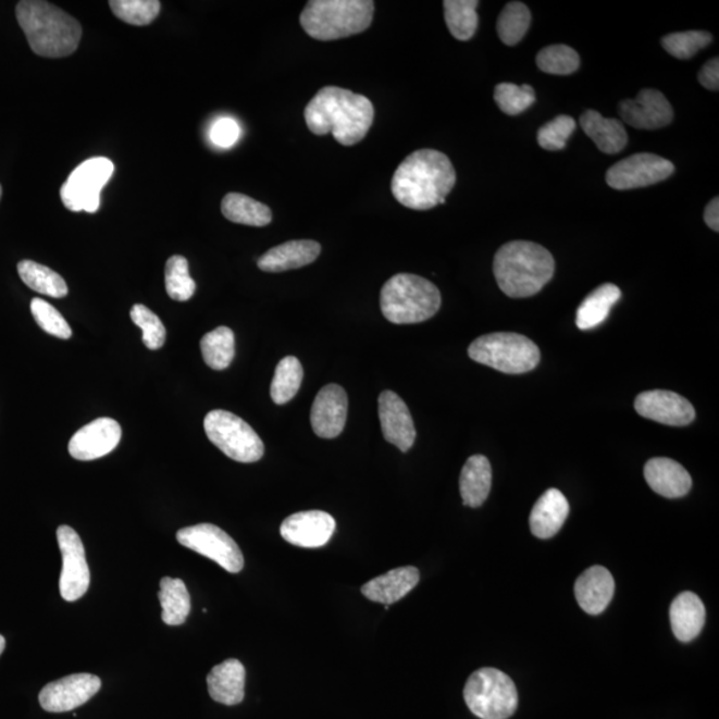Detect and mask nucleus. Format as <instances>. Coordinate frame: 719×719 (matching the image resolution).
Segmentation results:
<instances>
[{
	"label": "nucleus",
	"instance_id": "1",
	"mask_svg": "<svg viewBox=\"0 0 719 719\" xmlns=\"http://www.w3.org/2000/svg\"><path fill=\"white\" fill-rule=\"evenodd\" d=\"M305 119L312 134H332L338 145L350 147L370 133L374 107L364 95L330 86L318 91L307 104Z\"/></svg>",
	"mask_w": 719,
	"mask_h": 719
},
{
	"label": "nucleus",
	"instance_id": "2",
	"mask_svg": "<svg viewBox=\"0 0 719 719\" xmlns=\"http://www.w3.org/2000/svg\"><path fill=\"white\" fill-rule=\"evenodd\" d=\"M455 184L456 171L447 154L436 150H419L398 165L391 189L404 207L427 211L444 204Z\"/></svg>",
	"mask_w": 719,
	"mask_h": 719
},
{
	"label": "nucleus",
	"instance_id": "3",
	"mask_svg": "<svg viewBox=\"0 0 719 719\" xmlns=\"http://www.w3.org/2000/svg\"><path fill=\"white\" fill-rule=\"evenodd\" d=\"M16 20L29 47L39 57L65 58L79 47L83 29L75 17L44 0H22Z\"/></svg>",
	"mask_w": 719,
	"mask_h": 719
},
{
	"label": "nucleus",
	"instance_id": "4",
	"mask_svg": "<svg viewBox=\"0 0 719 719\" xmlns=\"http://www.w3.org/2000/svg\"><path fill=\"white\" fill-rule=\"evenodd\" d=\"M555 270L548 249L524 240L504 245L493 263L498 288L513 299L537 295L551 281Z\"/></svg>",
	"mask_w": 719,
	"mask_h": 719
},
{
	"label": "nucleus",
	"instance_id": "5",
	"mask_svg": "<svg viewBox=\"0 0 719 719\" xmlns=\"http://www.w3.org/2000/svg\"><path fill=\"white\" fill-rule=\"evenodd\" d=\"M373 14L371 0H311L302 10L300 25L309 37L332 41L364 33Z\"/></svg>",
	"mask_w": 719,
	"mask_h": 719
},
{
	"label": "nucleus",
	"instance_id": "6",
	"mask_svg": "<svg viewBox=\"0 0 719 719\" xmlns=\"http://www.w3.org/2000/svg\"><path fill=\"white\" fill-rule=\"evenodd\" d=\"M380 307L388 322L418 324L435 317L442 307V294L435 284L412 273H398L384 284Z\"/></svg>",
	"mask_w": 719,
	"mask_h": 719
},
{
	"label": "nucleus",
	"instance_id": "7",
	"mask_svg": "<svg viewBox=\"0 0 719 719\" xmlns=\"http://www.w3.org/2000/svg\"><path fill=\"white\" fill-rule=\"evenodd\" d=\"M469 358L509 374L526 373L540 364V349L531 338L509 332L484 335L468 348Z\"/></svg>",
	"mask_w": 719,
	"mask_h": 719
},
{
	"label": "nucleus",
	"instance_id": "8",
	"mask_svg": "<svg viewBox=\"0 0 719 719\" xmlns=\"http://www.w3.org/2000/svg\"><path fill=\"white\" fill-rule=\"evenodd\" d=\"M463 699L469 710L481 719H508L519 706V693L512 679L493 668L475 670L469 677Z\"/></svg>",
	"mask_w": 719,
	"mask_h": 719
},
{
	"label": "nucleus",
	"instance_id": "9",
	"mask_svg": "<svg viewBox=\"0 0 719 719\" xmlns=\"http://www.w3.org/2000/svg\"><path fill=\"white\" fill-rule=\"evenodd\" d=\"M204 431L210 442L232 460L249 463L264 456V443L239 416L216 409L206 416Z\"/></svg>",
	"mask_w": 719,
	"mask_h": 719
},
{
	"label": "nucleus",
	"instance_id": "10",
	"mask_svg": "<svg viewBox=\"0 0 719 719\" xmlns=\"http://www.w3.org/2000/svg\"><path fill=\"white\" fill-rule=\"evenodd\" d=\"M114 163L107 158H92L82 163L61 189V198L67 210L94 213L99 210L100 193L114 174Z\"/></svg>",
	"mask_w": 719,
	"mask_h": 719
},
{
	"label": "nucleus",
	"instance_id": "11",
	"mask_svg": "<svg viewBox=\"0 0 719 719\" xmlns=\"http://www.w3.org/2000/svg\"><path fill=\"white\" fill-rule=\"evenodd\" d=\"M177 541L186 548L210 558L230 573L245 568V557L234 538L216 525L199 524L181 529Z\"/></svg>",
	"mask_w": 719,
	"mask_h": 719
},
{
	"label": "nucleus",
	"instance_id": "12",
	"mask_svg": "<svg viewBox=\"0 0 719 719\" xmlns=\"http://www.w3.org/2000/svg\"><path fill=\"white\" fill-rule=\"evenodd\" d=\"M674 174V164L655 153H635L611 165L606 183L618 191L644 188L667 181Z\"/></svg>",
	"mask_w": 719,
	"mask_h": 719
},
{
	"label": "nucleus",
	"instance_id": "13",
	"mask_svg": "<svg viewBox=\"0 0 719 719\" xmlns=\"http://www.w3.org/2000/svg\"><path fill=\"white\" fill-rule=\"evenodd\" d=\"M59 549L62 551L63 568L59 586L63 599L74 603L82 598L90 586L85 545L73 528L62 525L57 531Z\"/></svg>",
	"mask_w": 719,
	"mask_h": 719
},
{
	"label": "nucleus",
	"instance_id": "14",
	"mask_svg": "<svg viewBox=\"0 0 719 719\" xmlns=\"http://www.w3.org/2000/svg\"><path fill=\"white\" fill-rule=\"evenodd\" d=\"M100 687L102 681L97 675L88 673L67 675L41 689L39 703L46 711H71L88 703Z\"/></svg>",
	"mask_w": 719,
	"mask_h": 719
},
{
	"label": "nucleus",
	"instance_id": "15",
	"mask_svg": "<svg viewBox=\"0 0 719 719\" xmlns=\"http://www.w3.org/2000/svg\"><path fill=\"white\" fill-rule=\"evenodd\" d=\"M635 411L645 419L670 426L693 423L695 409L685 397L670 391H646L634 401Z\"/></svg>",
	"mask_w": 719,
	"mask_h": 719
},
{
	"label": "nucleus",
	"instance_id": "16",
	"mask_svg": "<svg viewBox=\"0 0 719 719\" xmlns=\"http://www.w3.org/2000/svg\"><path fill=\"white\" fill-rule=\"evenodd\" d=\"M122 438L117 421L100 418L83 426L70 439L69 451L76 460L91 461L111 454Z\"/></svg>",
	"mask_w": 719,
	"mask_h": 719
},
{
	"label": "nucleus",
	"instance_id": "17",
	"mask_svg": "<svg viewBox=\"0 0 719 719\" xmlns=\"http://www.w3.org/2000/svg\"><path fill=\"white\" fill-rule=\"evenodd\" d=\"M620 115L630 127L658 129L673 121V107L662 92L646 88L634 99L621 102Z\"/></svg>",
	"mask_w": 719,
	"mask_h": 719
},
{
	"label": "nucleus",
	"instance_id": "18",
	"mask_svg": "<svg viewBox=\"0 0 719 719\" xmlns=\"http://www.w3.org/2000/svg\"><path fill=\"white\" fill-rule=\"evenodd\" d=\"M336 521L322 510L295 513L283 521L281 533L287 543L300 548H320L335 533Z\"/></svg>",
	"mask_w": 719,
	"mask_h": 719
},
{
	"label": "nucleus",
	"instance_id": "19",
	"mask_svg": "<svg viewBox=\"0 0 719 719\" xmlns=\"http://www.w3.org/2000/svg\"><path fill=\"white\" fill-rule=\"evenodd\" d=\"M348 396L343 386L330 384L319 392L311 411L313 432L322 438L340 436L347 423Z\"/></svg>",
	"mask_w": 719,
	"mask_h": 719
},
{
	"label": "nucleus",
	"instance_id": "20",
	"mask_svg": "<svg viewBox=\"0 0 719 719\" xmlns=\"http://www.w3.org/2000/svg\"><path fill=\"white\" fill-rule=\"evenodd\" d=\"M379 418L384 438L401 451L413 447L416 427L406 401L392 391L379 397Z\"/></svg>",
	"mask_w": 719,
	"mask_h": 719
},
{
	"label": "nucleus",
	"instance_id": "21",
	"mask_svg": "<svg viewBox=\"0 0 719 719\" xmlns=\"http://www.w3.org/2000/svg\"><path fill=\"white\" fill-rule=\"evenodd\" d=\"M615 579L604 567H592L574 584L575 599L587 615L598 616L615 596Z\"/></svg>",
	"mask_w": 719,
	"mask_h": 719
},
{
	"label": "nucleus",
	"instance_id": "22",
	"mask_svg": "<svg viewBox=\"0 0 719 719\" xmlns=\"http://www.w3.org/2000/svg\"><path fill=\"white\" fill-rule=\"evenodd\" d=\"M644 474L647 485L662 497L680 498L692 489L691 474L681 463L667 457H656L647 461Z\"/></svg>",
	"mask_w": 719,
	"mask_h": 719
},
{
	"label": "nucleus",
	"instance_id": "23",
	"mask_svg": "<svg viewBox=\"0 0 719 719\" xmlns=\"http://www.w3.org/2000/svg\"><path fill=\"white\" fill-rule=\"evenodd\" d=\"M322 246L314 240H290L273 247L258 261L261 271L278 273L301 269L320 257Z\"/></svg>",
	"mask_w": 719,
	"mask_h": 719
},
{
	"label": "nucleus",
	"instance_id": "24",
	"mask_svg": "<svg viewBox=\"0 0 719 719\" xmlns=\"http://www.w3.org/2000/svg\"><path fill=\"white\" fill-rule=\"evenodd\" d=\"M208 693L219 704L234 706L245 699L246 668L239 659L230 658L216 665L207 677Z\"/></svg>",
	"mask_w": 719,
	"mask_h": 719
},
{
	"label": "nucleus",
	"instance_id": "25",
	"mask_svg": "<svg viewBox=\"0 0 719 719\" xmlns=\"http://www.w3.org/2000/svg\"><path fill=\"white\" fill-rule=\"evenodd\" d=\"M419 581L420 572L418 568H397L367 582L361 587V593L373 603L389 606L406 597L409 592L414 590Z\"/></svg>",
	"mask_w": 719,
	"mask_h": 719
},
{
	"label": "nucleus",
	"instance_id": "26",
	"mask_svg": "<svg viewBox=\"0 0 719 719\" xmlns=\"http://www.w3.org/2000/svg\"><path fill=\"white\" fill-rule=\"evenodd\" d=\"M569 516L567 497L558 489L546 491L534 505L529 519L533 536L548 540L561 531Z\"/></svg>",
	"mask_w": 719,
	"mask_h": 719
},
{
	"label": "nucleus",
	"instance_id": "27",
	"mask_svg": "<svg viewBox=\"0 0 719 719\" xmlns=\"http://www.w3.org/2000/svg\"><path fill=\"white\" fill-rule=\"evenodd\" d=\"M706 620L705 605L697 594L683 592L670 605V623L677 640L691 643L703 632Z\"/></svg>",
	"mask_w": 719,
	"mask_h": 719
},
{
	"label": "nucleus",
	"instance_id": "28",
	"mask_svg": "<svg viewBox=\"0 0 719 719\" xmlns=\"http://www.w3.org/2000/svg\"><path fill=\"white\" fill-rule=\"evenodd\" d=\"M580 124L604 153L621 152L628 145L627 129L617 119H606L597 111L587 110L581 115Z\"/></svg>",
	"mask_w": 719,
	"mask_h": 719
},
{
	"label": "nucleus",
	"instance_id": "29",
	"mask_svg": "<svg viewBox=\"0 0 719 719\" xmlns=\"http://www.w3.org/2000/svg\"><path fill=\"white\" fill-rule=\"evenodd\" d=\"M492 488V467L483 455L469 457L460 475L462 503L469 508H479L488 498Z\"/></svg>",
	"mask_w": 719,
	"mask_h": 719
},
{
	"label": "nucleus",
	"instance_id": "30",
	"mask_svg": "<svg viewBox=\"0 0 719 719\" xmlns=\"http://www.w3.org/2000/svg\"><path fill=\"white\" fill-rule=\"evenodd\" d=\"M621 299V289L615 284L606 283L594 289L575 313V324L581 331L596 328L608 319L610 309Z\"/></svg>",
	"mask_w": 719,
	"mask_h": 719
},
{
	"label": "nucleus",
	"instance_id": "31",
	"mask_svg": "<svg viewBox=\"0 0 719 719\" xmlns=\"http://www.w3.org/2000/svg\"><path fill=\"white\" fill-rule=\"evenodd\" d=\"M222 212L230 222L251 225V227H265L272 222V212L269 206L243 194L232 193L225 195L222 201Z\"/></svg>",
	"mask_w": 719,
	"mask_h": 719
},
{
	"label": "nucleus",
	"instance_id": "32",
	"mask_svg": "<svg viewBox=\"0 0 719 719\" xmlns=\"http://www.w3.org/2000/svg\"><path fill=\"white\" fill-rule=\"evenodd\" d=\"M162 605V620L165 625L179 627L186 622L191 611V597L181 579L163 578L158 594Z\"/></svg>",
	"mask_w": 719,
	"mask_h": 719
},
{
	"label": "nucleus",
	"instance_id": "33",
	"mask_svg": "<svg viewBox=\"0 0 719 719\" xmlns=\"http://www.w3.org/2000/svg\"><path fill=\"white\" fill-rule=\"evenodd\" d=\"M17 272H20L22 282L35 293L53 297V299H62L69 294L67 283L64 282V278L58 272L37 261L22 260L17 264Z\"/></svg>",
	"mask_w": 719,
	"mask_h": 719
},
{
	"label": "nucleus",
	"instance_id": "34",
	"mask_svg": "<svg viewBox=\"0 0 719 719\" xmlns=\"http://www.w3.org/2000/svg\"><path fill=\"white\" fill-rule=\"evenodd\" d=\"M201 355L211 370H227L235 358V335L228 326H218L200 342Z\"/></svg>",
	"mask_w": 719,
	"mask_h": 719
},
{
	"label": "nucleus",
	"instance_id": "35",
	"mask_svg": "<svg viewBox=\"0 0 719 719\" xmlns=\"http://www.w3.org/2000/svg\"><path fill=\"white\" fill-rule=\"evenodd\" d=\"M478 8L475 0H445V22L457 40L467 41L474 37L479 27Z\"/></svg>",
	"mask_w": 719,
	"mask_h": 719
},
{
	"label": "nucleus",
	"instance_id": "36",
	"mask_svg": "<svg viewBox=\"0 0 719 719\" xmlns=\"http://www.w3.org/2000/svg\"><path fill=\"white\" fill-rule=\"evenodd\" d=\"M305 371L299 360L294 356H287L276 367L275 376L271 384V397L277 406L287 404L299 392Z\"/></svg>",
	"mask_w": 719,
	"mask_h": 719
},
{
	"label": "nucleus",
	"instance_id": "37",
	"mask_svg": "<svg viewBox=\"0 0 719 719\" xmlns=\"http://www.w3.org/2000/svg\"><path fill=\"white\" fill-rule=\"evenodd\" d=\"M531 10L521 2H510L505 5L497 21V34L503 44L516 46L525 37L531 27Z\"/></svg>",
	"mask_w": 719,
	"mask_h": 719
},
{
	"label": "nucleus",
	"instance_id": "38",
	"mask_svg": "<svg viewBox=\"0 0 719 719\" xmlns=\"http://www.w3.org/2000/svg\"><path fill=\"white\" fill-rule=\"evenodd\" d=\"M165 289L172 300L187 301L195 295L196 283L189 275V266L186 258L181 255L171 257L165 264Z\"/></svg>",
	"mask_w": 719,
	"mask_h": 719
},
{
	"label": "nucleus",
	"instance_id": "39",
	"mask_svg": "<svg viewBox=\"0 0 719 719\" xmlns=\"http://www.w3.org/2000/svg\"><path fill=\"white\" fill-rule=\"evenodd\" d=\"M110 9L117 20L131 26H148L162 9L159 0H111Z\"/></svg>",
	"mask_w": 719,
	"mask_h": 719
},
{
	"label": "nucleus",
	"instance_id": "40",
	"mask_svg": "<svg viewBox=\"0 0 719 719\" xmlns=\"http://www.w3.org/2000/svg\"><path fill=\"white\" fill-rule=\"evenodd\" d=\"M541 71L551 75H570L580 67V55L572 47L555 45L545 47L537 55Z\"/></svg>",
	"mask_w": 719,
	"mask_h": 719
},
{
	"label": "nucleus",
	"instance_id": "41",
	"mask_svg": "<svg viewBox=\"0 0 719 719\" xmlns=\"http://www.w3.org/2000/svg\"><path fill=\"white\" fill-rule=\"evenodd\" d=\"M495 100L504 114L515 116L522 114L536 102V94L529 85L516 86L512 83H500L495 88Z\"/></svg>",
	"mask_w": 719,
	"mask_h": 719
},
{
	"label": "nucleus",
	"instance_id": "42",
	"mask_svg": "<svg viewBox=\"0 0 719 719\" xmlns=\"http://www.w3.org/2000/svg\"><path fill=\"white\" fill-rule=\"evenodd\" d=\"M712 41L710 33L707 32H686L674 33L664 37L661 45L665 51L677 59H691L698 51L705 49Z\"/></svg>",
	"mask_w": 719,
	"mask_h": 719
},
{
	"label": "nucleus",
	"instance_id": "43",
	"mask_svg": "<svg viewBox=\"0 0 719 719\" xmlns=\"http://www.w3.org/2000/svg\"><path fill=\"white\" fill-rule=\"evenodd\" d=\"M131 320L142 331V343L148 349L157 350L164 346L168 331L162 320L150 308L135 305L131 309Z\"/></svg>",
	"mask_w": 719,
	"mask_h": 719
},
{
	"label": "nucleus",
	"instance_id": "44",
	"mask_svg": "<svg viewBox=\"0 0 719 719\" xmlns=\"http://www.w3.org/2000/svg\"><path fill=\"white\" fill-rule=\"evenodd\" d=\"M32 312L35 322L47 334L63 338V340H67V338L73 336V331H71V326L65 322L62 313L55 307H52L50 302L35 297L32 301Z\"/></svg>",
	"mask_w": 719,
	"mask_h": 719
},
{
	"label": "nucleus",
	"instance_id": "45",
	"mask_svg": "<svg viewBox=\"0 0 719 719\" xmlns=\"http://www.w3.org/2000/svg\"><path fill=\"white\" fill-rule=\"evenodd\" d=\"M575 121L572 116L560 115L538 129L537 140L546 151H560L567 147L570 135L574 133Z\"/></svg>",
	"mask_w": 719,
	"mask_h": 719
},
{
	"label": "nucleus",
	"instance_id": "46",
	"mask_svg": "<svg viewBox=\"0 0 719 719\" xmlns=\"http://www.w3.org/2000/svg\"><path fill=\"white\" fill-rule=\"evenodd\" d=\"M239 124L231 117H220L210 129V139L213 145L222 148L235 146L240 139Z\"/></svg>",
	"mask_w": 719,
	"mask_h": 719
},
{
	"label": "nucleus",
	"instance_id": "47",
	"mask_svg": "<svg viewBox=\"0 0 719 719\" xmlns=\"http://www.w3.org/2000/svg\"><path fill=\"white\" fill-rule=\"evenodd\" d=\"M698 82L701 86L710 91H718L719 88V61L718 58L710 59L709 62L704 64L699 70Z\"/></svg>",
	"mask_w": 719,
	"mask_h": 719
},
{
	"label": "nucleus",
	"instance_id": "48",
	"mask_svg": "<svg viewBox=\"0 0 719 719\" xmlns=\"http://www.w3.org/2000/svg\"><path fill=\"white\" fill-rule=\"evenodd\" d=\"M704 220L712 231H719V200L715 198L706 206L704 212Z\"/></svg>",
	"mask_w": 719,
	"mask_h": 719
},
{
	"label": "nucleus",
	"instance_id": "49",
	"mask_svg": "<svg viewBox=\"0 0 719 719\" xmlns=\"http://www.w3.org/2000/svg\"><path fill=\"white\" fill-rule=\"evenodd\" d=\"M5 649V640L2 634H0V656H2V653Z\"/></svg>",
	"mask_w": 719,
	"mask_h": 719
},
{
	"label": "nucleus",
	"instance_id": "50",
	"mask_svg": "<svg viewBox=\"0 0 719 719\" xmlns=\"http://www.w3.org/2000/svg\"><path fill=\"white\" fill-rule=\"evenodd\" d=\"M2 193H3L2 184H0V198H2Z\"/></svg>",
	"mask_w": 719,
	"mask_h": 719
}]
</instances>
